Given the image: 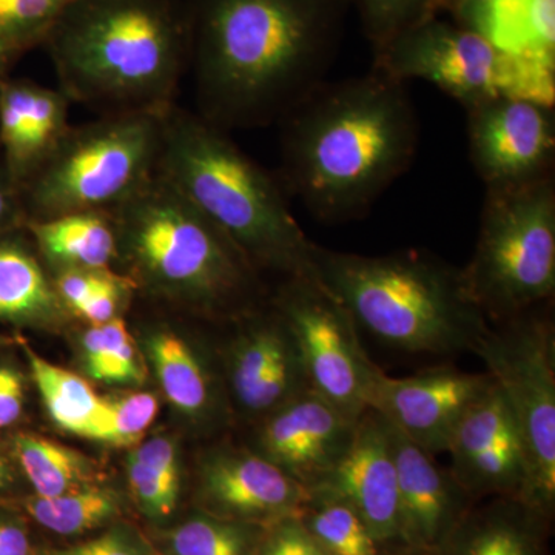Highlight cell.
I'll return each instance as SVG.
<instances>
[{"label":"cell","mask_w":555,"mask_h":555,"mask_svg":"<svg viewBox=\"0 0 555 555\" xmlns=\"http://www.w3.org/2000/svg\"><path fill=\"white\" fill-rule=\"evenodd\" d=\"M499 387L524 456L518 500L547 517L555 503V331L537 309L489 324L473 350Z\"/></svg>","instance_id":"obj_10"},{"label":"cell","mask_w":555,"mask_h":555,"mask_svg":"<svg viewBox=\"0 0 555 555\" xmlns=\"http://www.w3.org/2000/svg\"><path fill=\"white\" fill-rule=\"evenodd\" d=\"M83 363L98 382L108 385H141L145 369L122 317L89 326L82 335Z\"/></svg>","instance_id":"obj_30"},{"label":"cell","mask_w":555,"mask_h":555,"mask_svg":"<svg viewBox=\"0 0 555 555\" xmlns=\"http://www.w3.org/2000/svg\"><path fill=\"white\" fill-rule=\"evenodd\" d=\"M201 494L211 516L259 526L299 516L308 489L255 451L214 452L204 462Z\"/></svg>","instance_id":"obj_16"},{"label":"cell","mask_w":555,"mask_h":555,"mask_svg":"<svg viewBox=\"0 0 555 555\" xmlns=\"http://www.w3.org/2000/svg\"><path fill=\"white\" fill-rule=\"evenodd\" d=\"M230 392L241 411L266 416L309 389L294 334L281 313L251 317L229 353Z\"/></svg>","instance_id":"obj_19"},{"label":"cell","mask_w":555,"mask_h":555,"mask_svg":"<svg viewBox=\"0 0 555 555\" xmlns=\"http://www.w3.org/2000/svg\"><path fill=\"white\" fill-rule=\"evenodd\" d=\"M43 46L69 102L166 113L189 72V0H75Z\"/></svg>","instance_id":"obj_3"},{"label":"cell","mask_w":555,"mask_h":555,"mask_svg":"<svg viewBox=\"0 0 555 555\" xmlns=\"http://www.w3.org/2000/svg\"><path fill=\"white\" fill-rule=\"evenodd\" d=\"M466 113L470 163L486 189L554 177V107L496 98Z\"/></svg>","instance_id":"obj_12"},{"label":"cell","mask_w":555,"mask_h":555,"mask_svg":"<svg viewBox=\"0 0 555 555\" xmlns=\"http://www.w3.org/2000/svg\"><path fill=\"white\" fill-rule=\"evenodd\" d=\"M404 83L374 68L324 80L278 122L281 184L318 221L366 217L414 163L420 124Z\"/></svg>","instance_id":"obj_2"},{"label":"cell","mask_w":555,"mask_h":555,"mask_svg":"<svg viewBox=\"0 0 555 555\" xmlns=\"http://www.w3.org/2000/svg\"><path fill=\"white\" fill-rule=\"evenodd\" d=\"M158 411V398L150 392L102 398L100 414L87 438L116 447L137 443L153 425Z\"/></svg>","instance_id":"obj_33"},{"label":"cell","mask_w":555,"mask_h":555,"mask_svg":"<svg viewBox=\"0 0 555 555\" xmlns=\"http://www.w3.org/2000/svg\"><path fill=\"white\" fill-rule=\"evenodd\" d=\"M17 507L42 528L65 537L86 534L119 514L115 492L96 485L56 496H25Z\"/></svg>","instance_id":"obj_28"},{"label":"cell","mask_w":555,"mask_h":555,"mask_svg":"<svg viewBox=\"0 0 555 555\" xmlns=\"http://www.w3.org/2000/svg\"><path fill=\"white\" fill-rule=\"evenodd\" d=\"M374 53L377 72L434 83L465 109L496 98L554 107L555 64L509 53L456 22L430 17Z\"/></svg>","instance_id":"obj_9"},{"label":"cell","mask_w":555,"mask_h":555,"mask_svg":"<svg viewBox=\"0 0 555 555\" xmlns=\"http://www.w3.org/2000/svg\"><path fill=\"white\" fill-rule=\"evenodd\" d=\"M451 14L502 50L555 64V0H462Z\"/></svg>","instance_id":"obj_23"},{"label":"cell","mask_w":555,"mask_h":555,"mask_svg":"<svg viewBox=\"0 0 555 555\" xmlns=\"http://www.w3.org/2000/svg\"><path fill=\"white\" fill-rule=\"evenodd\" d=\"M131 456L141 462L142 465L149 466L150 469L181 483V467H179L177 448L169 438H150L141 447L134 449Z\"/></svg>","instance_id":"obj_38"},{"label":"cell","mask_w":555,"mask_h":555,"mask_svg":"<svg viewBox=\"0 0 555 555\" xmlns=\"http://www.w3.org/2000/svg\"><path fill=\"white\" fill-rule=\"evenodd\" d=\"M309 494L343 500L360 514L383 546L400 543L396 460L389 427L377 411L367 409L360 416L345 456Z\"/></svg>","instance_id":"obj_17"},{"label":"cell","mask_w":555,"mask_h":555,"mask_svg":"<svg viewBox=\"0 0 555 555\" xmlns=\"http://www.w3.org/2000/svg\"><path fill=\"white\" fill-rule=\"evenodd\" d=\"M356 9L364 36L378 51L401 33L434 16L433 0H347Z\"/></svg>","instance_id":"obj_34"},{"label":"cell","mask_w":555,"mask_h":555,"mask_svg":"<svg viewBox=\"0 0 555 555\" xmlns=\"http://www.w3.org/2000/svg\"><path fill=\"white\" fill-rule=\"evenodd\" d=\"M115 217L119 261L138 288L204 313L250 310L258 270L159 170Z\"/></svg>","instance_id":"obj_6"},{"label":"cell","mask_w":555,"mask_h":555,"mask_svg":"<svg viewBox=\"0 0 555 555\" xmlns=\"http://www.w3.org/2000/svg\"><path fill=\"white\" fill-rule=\"evenodd\" d=\"M49 555H142V553L122 532H108V534L91 539L89 542L53 551Z\"/></svg>","instance_id":"obj_40"},{"label":"cell","mask_w":555,"mask_h":555,"mask_svg":"<svg viewBox=\"0 0 555 555\" xmlns=\"http://www.w3.org/2000/svg\"><path fill=\"white\" fill-rule=\"evenodd\" d=\"M491 385L488 372L470 374L454 366L426 369L403 378L382 372L372 387L369 409L385 416L427 454L436 455L448 451L460 420Z\"/></svg>","instance_id":"obj_13"},{"label":"cell","mask_w":555,"mask_h":555,"mask_svg":"<svg viewBox=\"0 0 555 555\" xmlns=\"http://www.w3.org/2000/svg\"><path fill=\"white\" fill-rule=\"evenodd\" d=\"M318 280L358 327L409 353L473 352L489 327L470 298L462 269L426 251L347 254L315 244Z\"/></svg>","instance_id":"obj_5"},{"label":"cell","mask_w":555,"mask_h":555,"mask_svg":"<svg viewBox=\"0 0 555 555\" xmlns=\"http://www.w3.org/2000/svg\"><path fill=\"white\" fill-rule=\"evenodd\" d=\"M299 518L327 555H382L383 545L366 521L343 500L310 494Z\"/></svg>","instance_id":"obj_29"},{"label":"cell","mask_w":555,"mask_h":555,"mask_svg":"<svg viewBox=\"0 0 555 555\" xmlns=\"http://www.w3.org/2000/svg\"><path fill=\"white\" fill-rule=\"evenodd\" d=\"M24 409V374L9 361H0V430L17 425Z\"/></svg>","instance_id":"obj_37"},{"label":"cell","mask_w":555,"mask_h":555,"mask_svg":"<svg viewBox=\"0 0 555 555\" xmlns=\"http://www.w3.org/2000/svg\"><path fill=\"white\" fill-rule=\"evenodd\" d=\"M460 2L462 0H433L434 16L437 17L440 13L451 14Z\"/></svg>","instance_id":"obj_43"},{"label":"cell","mask_w":555,"mask_h":555,"mask_svg":"<svg viewBox=\"0 0 555 555\" xmlns=\"http://www.w3.org/2000/svg\"><path fill=\"white\" fill-rule=\"evenodd\" d=\"M69 317L25 228L0 235V323L51 327Z\"/></svg>","instance_id":"obj_21"},{"label":"cell","mask_w":555,"mask_h":555,"mask_svg":"<svg viewBox=\"0 0 555 555\" xmlns=\"http://www.w3.org/2000/svg\"><path fill=\"white\" fill-rule=\"evenodd\" d=\"M264 529L207 514L178 526L170 547L175 555H255Z\"/></svg>","instance_id":"obj_31"},{"label":"cell","mask_w":555,"mask_h":555,"mask_svg":"<svg viewBox=\"0 0 555 555\" xmlns=\"http://www.w3.org/2000/svg\"><path fill=\"white\" fill-rule=\"evenodd\" d=\"M68 98L30 79L0 83V152L21 190L69 130Z\"/></svg>","instance_id":"obj_20"},{"label":"cell","mask_w":555,"mask_h":555,"mask_svg":"<svg viewBox=\"0 0 555 555\" xmlns=\"http://www.w3.org/2000/svg\"><path fill=\"white\" fill-rule=\"evenodd\" d=\"M358 420L309 387L262 416L255 452L310 491L345 456Z\"/></svg>","instance_id":"obj_14"},{"label":"cell","mask_w":555,"mask_h":555,"mask_svg":"<svg viewBox=\"0 0 555 555\" xmlns=\"http://www.w3.org/2000/svg\"><path fill=\"white\" fill-rule=\"evenodd\" d=\"M25 221L27 217H25L22 190L14 181L0 152V235L24 228Z\"/></svg>","instance_id":"obj_39"},{"label":"cell","mask_w":555,"mask_h":555,"mask_svg":"<svg viewBox=\"0 0 555 555\" xmlns=\"http://www.w3.org/2000/svg\"><path fill=\"white\" fill-rule=\"evenodd\" d=\"M0 555H35L25 525L3 511H0Z\"/></svg>","instance_id":"obj_41"},{"label":"cell","mask_w":555,"mask_h":555,"mask_svg":"<svg viewBox=\"0 0 555 555\" xmlns=\"http://www.w3.org/2000/svg\"><path fill=\"white\" fill-rule=\"evenodd\" d=\"M149 357L167 400L181 414L204 418L215 411L210 374L181 335L159 328L147 337Z\"/></svg>","instance_id":"obj_25"},{"label":"cell","mask_w":555,"mask_h":555,"mask_svg":"<svg viewBox=\"0 0 555 555\" xmlns=\"http://www.w3.org/2000/svg\"><path fill=\"white\" fill-rule=\"evenodd\" d=\"M386 423L397 467L400 543L414 554L440 555L465 517L466 492L451 470L437 465L434 455Z\"/></svg>","instance_id":"obj_18"},{"label":"cell","mask_w":555,"mask_h":555,"mask_svg":"<svg viewBox=\"0 0 555 555\" xmlns=\"http://www.w3.org/2000/svg\"><path fill=\"white\" fill-rule=\"evenodd\" d=\"M166 113H108L69 127L22 189L27 221L122 206L158 173Z\"/></svg>","instance_id":"obj_7"},{"label":"cell","mask_w":555,"mask_h":555,"mask_svg":"<svg viewBox=\"0 0 555 555\" xmlns=\"http://www.w3.org/2000/svg\"><path fill=\"white\" fill-rule=\"evenodd\" d=\"M275 309L297 341L310 389L339 411L360 418L382 369L369 358L349 310L320 280L284 281Z\"/></svg>","instance_id":"obj_11"},{"label":"cell","mask_w":555,"mask_h":555,"mask_svg":"<svg viewBox=\"0 0 555 555\" xmlns=\"http://www.w3.org/2000/svg\"><path fill=\"white\" fill-rule=\"evenodd\" d=\"M11 64L9 57L0 51V83L7 79V69H9V65Z\"/></svg>","instance_id":"obj_44"},{"label":"cell","mask_w":555,"mask_h":555,"mask_svg":"<svg viewBox=\"0 0 555 555\" xmlns=\"http://www.w3.org/2000/svg\"><path fill=\"white\" fill-rule=\"evenodd\" d=\"M539 517L517 496H502L481 513L463 517L440 555H542Z\"/></svg>","instance_id":"obj_24"},{"label":"cell","mask_w":555,"mask_h":555,"mask_svg":"<svg viewBox=\"0 0 555 555\" xmlns=\"http://www.w3.org/2000/svg\"><path fill=\"white\" fill-rule=\"evenodd\" d=\"M30 364L33 383L54 425L75 436H89L102 406V397L93 387L67 369L50 363L21 341Z\"/></svg>","instance_id":"obj_27"},{"label":"cell","mask_w":555,"mask_h":555,"mask_svg":"<svg viewBox=\"0 0 555 555\" xmlns=\"http://www.w3.org/2000/svg\"><path fill=\"white\" fill-rule=\"evenodd\" d=\"M189 69L201 118L218 129L278 124L324 82L347 0H189Z\"/></svg>","instance_id":"obj_1"},{"label":"cell","mask_w":555,"mask_h":555,"mask_svg":"<svg viewBox=\"0 0 555 555\" xmlns=\"http://www.w3.org/2000/svg\"><path fill=\"white\" fill-rule=\"evenodd\" d=\"M50 273L60 270L115 269L119 261L115 211H72L24 225Z\"/></svg>","instance_id":"obj_22"},{"label":"cell","mask_w":555,"mask_h":555,"mask_svg":"<svg viewBox=\"0 0 555 555\" xmlns=\"http://www.w3.org/2000/svg\"><path fill=\"white\" fill-rule=\"evenodd\" d=\"M324 555H327V554H324Z\"/></svg>","instance_id":"obj_46"},{"label":"cell","mask_w":555,"mask_h":555,"mask_svg":"<svg viewBox=\"0 0 555 555\" xmlns=\"http://www.w3.org/2000/svg\"><path fill=\"white\" fill-rule=\"evenodd\" d=\"M17 343H20L17 339L0 334V350L7 349V347H10L11 345H17Z\"/></svg>","instance_id":"obj_45"},{"label":"cell","mask_w":555,"mask_h":555,"mask_svg":"<svg viewBox=\"0 0 555 555\" xmlns=\"http://www.w3.org/2000/svg\"><path fill=\"white\" fill-rule=\"evenodd\" d=\"M20 473L13 456L10 454V449L3 451L0 447V503L5 502L7 495L13 491L16 486V474Z\"/></svg>","instance_id":"obj_42"},{"label":"cell","mask_w":555,"mask_h":555,"mask_svg":"<svg viewBox=\"0 0 555 555\" xmlns=\"http://www.w3.org/2000/svg\"><path fill=\"white\" fill-rule=\"evenodd\" d=\"M451 474L467 496H520L525 469L513 418L492 382L449 441Z\"/></svg>","instance_id":"obj_15"},{"label":"cell","mask_w":555,"mask_h":555,"mask_svg":"<svg viewBox=\"0 0 555 555\" xmlns=\"http://www.w3.org/2000/svg\"><path fill=\"white\" fill-rule=\"evenodd\" d=\"M7 444L35 495L56 496L94 486L96 467L75 449L25 433L13 434Z\"/></svg>","instance_id":"obj_26"},{"label":"cell","mask_w":555,"mask_h":555,"mask_svg":"<svg viewBox=\"0 0 555 555\" xmlns=\"http://www.w3.org/2000/svg\"><path fill=\"white\" fill-rule=\"evenodd\" d=\"M75 0H0V51L14 62L43 46L47 36Z\"/></svg>","instance_id":"obj_32"},{"label":"cell","mask_w":555,"mask_h":555,"mask_svg":"<svg viewBox=\"0 0 555 555\" xmlns=\"http://www.w3.org/2000/svg\"><path fill=\"white\" fill-rule=\"evenodd\" d=\"M462 276L489 324L539 309L553 299L554 177L486 189L476 248Z\"/></svg>","instance_id":"obj_8"},{"label":"cell","mask_w":555,"mask_h":555,"mask_svg":"<svg viewBox=\"0 0 555 555\" xmlns=\"http://www.w3.org/2000/svg\"><path fill=\"white\" fill-rule=\"evenodd\" d=\"M299 516L266 526L255 555H324Z\"/></svg>","instance_id":"obj_36"},{"label":"cell","mask_w":555,"mask_h":555,"mask_svg":"<svg viewBox=\"0 0 555 555\" xmlns=\"http://www.w3.org/2000/svg\"><path fill=\"white\" fill-rule=\"evenodd\" d=\"M158 170L255 269L317 280L315 243L292 215L286 190L228 131L173 105L164 116Z\"/></svg>","instance_id":"obj_4"},{"label":"cell","mask_w":555,"mask_h":555,"mask_svg":"<svg viewBox=\"0 0 555 555\" xmlns=\"http://www.w3.org/2000/svg\"><path fill=\"white\" fill-rule=\"evenodd\" d=\"M129 483L134 499L149 516L166 518L177 509L181 483L142 465L130 455Z\"/></svg>","instance_id":"obj_35"}]
</instances>
